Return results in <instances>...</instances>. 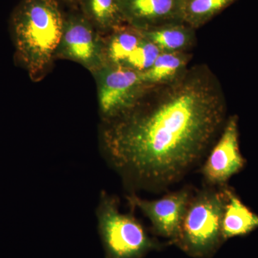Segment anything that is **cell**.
<instances>
[{"label": "cell", "mask_w": 258, "mask_h": 258, "mask_svg": "<svg viewBox=\"0 0 258 258\" xmlns=\"http://www.w3.org/2000/svg\"><path fill=\"white\" fill-rule=\"evenodd\" d=\"M125 23L139 30L184 23L185 0H120Z\"/></svg>", "instance_id": "cell-9"}, {"label": "cell", "mask_w": 258, "mask_h": 258, "mask_svg": "<svg viewBox=\"0 0 258 258\" xmlns=\"http://www.w3.org/2000/svg\"><path fill=\"white\" fill-rule=\"evenodd\" d=\"M108 38L105 45L106 63L123 66L142 41L143 35L141 30L125 24L111 32Z\"/></svg>", "instance_id": "cell-13"}, {"label": "cell", "mask_w": 258, "mask_h": 258, "mask_svg": "<svg viewBox=\"0 0 258 258\" xmlns=\"http://www.w3.org/2000/svg\"><path fill=\"white\" fill-rule=\"evenodd\" d=\"M141 32L161 52H186L195 40V29L185 23L169 24Z\"/></svg>", "instance_id": "cell-11"}, {"label": "cell", "mask_w": 258, "mask_h": 258, "mask_svg": "<svg viewBox=\"0 0 258 258\" xmlns=\"http://www.w3.org/2000/svg\"><path fill=\"white\" fill-rule=\"evenodd\" d=\"M100 38L83 13L68 15L56 55L79 62L94 74L106 64L105 45Z\"/></svg>", "instance_id": "cell-6"}, {"label": "cell", "mask_w": 258, "mask_h": 258, "mask_svg": "<svg viewBox=\"0 0 258 258\" xmlns=\"http://www.w3.org/2000/svg\"><path fill=\"white\" fill-rule=\"evenodd\" d=\"M62 1L66 2V3H79V0H62Z\"/></svg>", "instance_id": "cell-17"}, {"label": "cell", "mask_w": 258, "mask_h": 258, "mask_svg": "<svg viewBox=\"0 0 258 258\" xmlns=\"http://www.w3.org/2000/svg\"><path fill=\"white\" fill-rule=\"evenodd\" d=\"M64 18L57 0H23L13 12L17 52L32 79L45 74L56 55Z\"/></svg>", "instance_id": "cell-2"}, {"label": "cell", "mask_w": 258, "mask_h": 258, "mask_svg": "<svg viewBox=\"0 0 258 258\" xmlns=\"http://www.w3.org/2000/svg\"><path fill=\"white\" fill-rule=\"evenodd\" d=\"M222 188L225 195L222 224L223 240L246 235L257 229L258 215L244 205L232 189L225 186Z\"/></svg>", "instance_id": "cell-10"}, {"label": "cell", "mask_w": 258, "mask_h": 258, "mask_svg": "<svg viewBox=\"0 0 258 258\" xmlns=\"http://www.w3.org/2000/svg\"><path fill=\"white\" fill-rule=\"evenodd\" d=\"M94 74L100 111L105 120L133 106L149 86L142 80V73L124 66L106 63Z\"/></svg>", "instance_id": "cell-5"}, {"label": "cell", "mask_w": 258, "mask_h": 258, "mask_svg": "<svg viewBox=\"0 0 258 258\" xmlns=\"http://www.w3.org/2000/svg\"><path fill=\"white\" fill-rule=\"evenodd\" d=\"M225 115L218 79L208 66L197 64L169 82L149 85L133 106L106 120L103 147L132 184L162 189L201 159Z\"/></svg>", "instance_id": "cell-1"}, {"label": "cell", "mask_w": 258, "mask_h": 258, "mask_svg": "<svg viewBox=\"0 0 258 258\" xmlns=\"http://www.w3.org/2000/svg\"><path fill=\"white\" fill-rule=\"evenodd\" d=\"M98 230L106 258H143L159 247L132 214L122 213L114 196L101 191L97 207Z\"/></svg>", "instance_id": "cell-4"}, {"label": "cell", "mask_w": 258, "mask_h": 258, "mask_svg": "<svg viewBox=\"0 0 258 258\" xmlns=\"http://www.w3.org/2000/svg\"><path fill=\"white\" fill-rule=\"evenodd\" d=\"M83 15L93 26L104 32H112L125 25L120 0H79Z\"/></svg>", "instance_id": "cell-12"}, {"label": "cell", "mask_w": 258, "mask_h": 258, "mask_svg": "<svg viewBox=\"0 0 258 258\" xmlns=\"http://www.w3.org/2000/svg\"><path fill=\"white\" fill-rule=\"evenodd\" d=\"M236 0H185L184 23L194 29L200 28Z\"/></svg>", "instance_id": "cell-15"}, {"label": "cell", "mask_w": 258, "mask_h": 258, "mask_svg": "<svg viewBox=\"0 0 258 258\" xmlns=\"http://www.w3.org/2000/svg\"><path fill=\"white\" fill-rule=\"evenodd\" d=\"M161 52L160 49L143 35L142 41L129 56L123 66L139 73L145 72L152 67Z\"/></svg>", "instance_id": "cell-16"}, {"label": "cell", "mask_w": 258, "mask_h": 258, "mask_svg": "<svg viewBox=\"0 0 258 258\" xmlns=\"http://www.w3.org/2000/svg\"><path fill=\"white\" fill-rule=\"evenodd\" d=\"M207 188L191 196L174 243L189 255H212L223 242L222 224L225 195L223 188Z\"/></svg>", "instance_id": "cell-3"}, {"label": "cell", "mask_w": 258, "mask_h": 258, "mask_svg": "<svg viewBox=\"0 0 258 258\" xmlns=\"http://www.w3.org/2000/svg\"><path fill=\"white\" fill-rule=\"evenodd\" d=\"M245 159L239 147L238 118L232 115L226 120L220 139L212 148L202 173L209 184L224 186L242 170Z\"/></svg>", "instance_id": "cell-7"}, {"label": "cell", "mask_w": 258, "mask_h": 258, "mask_svg": "<svg viewBox=\"0 0 258 258\" xmlns=\"http://www.w3.org/2000/svg\"><path fill=\"white\" fill-rule=\"evenodd\" d=\"M189 60L186 52H161L152 67L142 73V80L147 85L169 82L187 69Z\"/></svg>", "instance_id": "cell-14"}, {"label": "cell", "mask_w": 258, "mask_h": 258, "mask_svg": "<svg viewBox=\"0 0 258 258\" xmlns=\"http://www.w3.org/2000/svg\"><path fill=\"white\" fill-rule=\"evenodd\" d=\"M191 196L190 189H183L168 194L159 200H144L135 195L127 199L132 207L139 209L148 217L158 235L174 242L179 235Z\"/></svg>", "instance_id": "cell-8"}]
</instances>
